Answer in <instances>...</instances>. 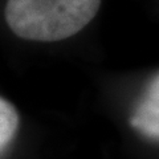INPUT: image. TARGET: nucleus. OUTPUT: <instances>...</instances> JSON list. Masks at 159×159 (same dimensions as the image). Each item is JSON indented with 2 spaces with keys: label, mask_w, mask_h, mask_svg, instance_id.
Here are the masks:
<instances>
[{
  "label": "nucleus",
  "mask_w": 159,
  "mask_h": 159,
  "mask_svg": "<svg viewBox=\"0 0 159 159\" xmlns=\"http://www.w3.org/2000/svg\"><path fill=\"white\" fill-rule=\"evenodd\" d=\"M101 0H8L6 21L16 36L53 43L74 36L97 15Z\"/></svg>",
  "instance_id": "obj_1"
},
{
  "label": "nucleus",
  "mask_w": 159,
  "mask_h": 159,
  "mask_svg": "<svg viewBox=\"0 0 159 159\" xmlns=\"http://www.w3.org/2000/svg\"><path fill=\"white\" fill-rule=\"evenodd\" d=\"M130 123L145 137L159 141V74L148 85L130 118Z\"/></svg>",
  "instance_id": "obj_2"
},
{
  "label": "nucleus",
  "mask_w": 159,
  "mask_h": 159,
  "mask_svg": "<svg viewBox=\"0 0 159 159\" xmlns=\"http://www.w3.org/2000/svg\"><path fill=\"white\" fill-rule=\"evenodd\" d=\"M19 125L16 109L6 98L0 99V147L4 150L13 139Z\"/></svg>",
  "instance_id": "obj_3"
}]
</instances>
